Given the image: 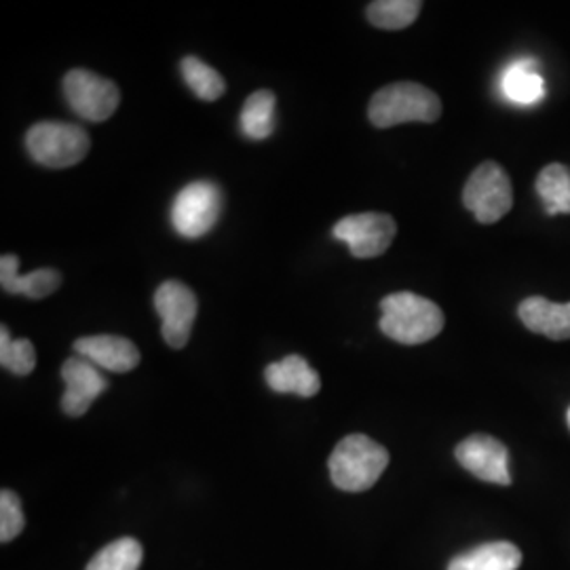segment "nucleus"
Masks as SVG:
<instances>
[{
  "label": "nucleus",
  "mask_w": 570,
  "mask_h": 570,
  "mask_svg": "<svg viewBox=\"0 0 570 570\" xmlns=\"http://www.w3.org/2000/svg\"><path fill=\"white\" fill-rule=\"evenodd\" d=\"M381 330L400 345H423L444 330V313L433 301L412 292L389 294L381 303Z\"/></svg>",
  "instance_id": "1"
},
{
  "label": "nucleus",
  "mask_w": 570,
  "mask_h": 570,
  "mask_svg": "<svg viewBox=\"0 0 570 570\" xmlns=\"http://www.w3.org/2000/svg\"><path fill=\"white\" fill-rule=\"evenodd\" d=\"M387 465V449L362 433H353L341 440L327 461L334 487L346 492L372 489Z\"/></svg>",
  "instance_id": "2"
},
{
  "label": "nucleus",
  "mask_w": 570,
  "mask_h": 570,
  "mask_svg": "<svg viewBox=\"0 0 570 570\" xmlns=\"http://www.w3.org/2000/svg\"><path fill=\"white\" fill-rule=\"evenodd\" d=\"M367 117L379 129L402 122H435L442 117V102L419 82H393L374 94L367 106Z\"/></svg>",
  "instance_id": "3"
},
{
  "label": "nucleus",
  "mask_w": 570,
  "mask_h": 570,
  "mask_svg": "<svg viewBox=\"0 0 570 570\" xmlns=\"http://www.w3.org/2000/svg\"><path fill=\"white\" fill-rule=\"evenodd\" d=\"M87 131L70 122H37L26 134V148L37 164L63 169L81 164L89 153Z\"/></svg>",
  "instance_id": "4"
},
{
  "label": "nucleus",
  "mask_w": 570,
  "mask_h": 570,
  "mask_svg": "<svg viewBox=\"0 0 570 570\" xmlns=\"http://www.w3.org/2000/svg\"><path fill=\"white\" fill-rule=\"evenodd\" d=\"M463 204L482 225H494L505 218L513 205L508 171L494 161L478 165L463 188Z\"/></svg>",
  "instance_id": "5"
},
{
  "label": "nucleus",
  "mask_w": 570,
  "mask_h": 570,
  "mask_svg": "<svg viewBox=\"0 0 570 570\" xmlns=\"http://www.w3.org/2000/svg\"><path fill=\"white\" fill-rule=\"evenodd\" d=\"M223 193L214 183L199 180L184 186L171 205V225L186 239L207 235L220 218Z\"/></svg>",
  "instance_id": "6"
},
{
  "label": "nucleus",
  "mask_w": 570,
  "mask_h": 570,
  "mask_svg": "<svg viewBox=\"0 0 570 570\" xmlns=\"http://www.w3.org/2000/svg\"><path fill=\"white\" fill-rule=\"evenodd\" d=\"M63 96L85 121H108L121 102L119 87L91 70H70L63 77Z\"/></svg>",
  "instance_id": "7"
},
{
  "label": "nucleus",
  "mask_w": 570,
  "mask_h": 570,
  "mask_svg": "<svg viewBox=\"0 0 570 570\" xmlns=\"http://www.w3.org/2000/svg\"><path fill=\"white\" fill-rule=\"evenodd\" d=\"M332 235L348 245L355 258L383 256L397 235V225L389 214L364 212L346 216L334 226Z\"/></svg>",
  "instance_id": "8"
},
{
  "label": "nucleus",
  "mask_w": 570,
  "mask_h": 570,
  "mask_svg": "<svg viewBox=\"0 0 570 570\" xmlns=\"http://www.w3.org/2000/svg\"><path fill=\"white\" fill-rule=\"evenodd\" d=\"M155 308L164 320V338L171 348H184L197 320V296L183 282L169 279L155 292Z\"/></svg>",
  "instance_id": "9"
},
{
  "label": "nucleus",
  "mask_w": 570,
  "mask_h": 570,
  "mask_svg": "<svg viewBox=\"0 0 570 570\" xmlns=\"http://www.w3.org/2000/svg\"><path fill=\"white\" fill-rule=\"evenodd\" d=\"M454 456L461 463V468L468 469L478 480L499 487H510V452L505 444H501L487 433H475L465 442H461L454 450Z\"/></svg>",
  "instance_id": "10"
},
{
  "label": "nucleus",
  "mask_w": 570,
  "mask_h": 570,
  "mask_svg": "<svg viewBox=\"0 0 570 570\" xmlns=\"http://www.w3.org/2000/svg\"><path fill=\"white\" fill-rule=\"evenodd\" d=\"M61 379L66 383L61 410L75 419L82 416L108 389V381L100 374L98 366H94L85 357L66 360V364L61 366Z\"/></svg>",
  "instance_id": "11"
},
{
  "label": "nucleus",
  "mask_w": 570,
  "mask_h": 570,
  "mask_svg": "<svg viewBox=\"0 0 570 570\" xmlns=\"http://www.w3.org/2000/svg\"><path fill=\"white\" fill-rule=\"evenodd\" d=\"M79 357H85L94 366L110 372H131L140 364V351L131 341L122 336L102 334V336H85L75 343Z\"/></svg>",
  "instance_id": "12"
},
{
  "label": "nucleus",
  "mask_w": 570,
  "mask_h": 570,
  "mask_svg": "<svg viewBox=\"0 0 570 570\" xmlns=\"http://www.w3.org/2000/svg\"><path fill=\"white\" fill-rule=\"evenodd\" d=\"M20 258L4 254L0 258V285L9 294H20L32 301L51 296L61 285V275L56 268H39L28 275H20Z\"/></svg>",
  "instance_id": "13"
},
{
  "label": "nucleus",
  "mask_w": 570,
  "mask_h": 570,
  "mask_svg": "<svg viewBox=\"0 0 570 570\" xmlns=\"http://www.w3.org/2000/svg\"><path fill=\"white\" fill-rule=\"evenodd\" d=\"M522 324L534 334H543L550 341H569L570 303L558 305L543 296H529L518 308Z\"/></svg>",
  "instance_id": "14"
},
{
  "label": "nucleus",
  "mask_w": 570,
  "mask_h": 570,
  "mask_svg": "<svg viewBox=\"0 0 570 570\" xmlns=\"http://www.w3.org/2000/svg\"><path fill=\"white\" fill-rule=\"evenodd\" d=\"M266 385L277 393H294L301 397H313L322 389L320 374L308 366L305 357L287 355L282 362L266 367Z\"/></svg>",
  "instance_id": "15"
},
{
  "label": "nucleus",
  "mask_w": 570,
  "mask_h": 570,
  "mask_svg": "<svg viewBox=\"0 0 570 570\" xmlns=\"http://www.w3.org/2000/svg\"><path fill=\"white\" fill-rule=\"evenodd\" d=\"M520 564L522 551L508 541H494L456 556L449 570H518Z\"/></svg>",
  "instance_id": "16"
},
{
  "label": "nucleus",
  "mask_w": 570,
  "mask_h": 570,
  "mask_svg": "<svg viewBox=\"0 0 570 570\" xmlns=\"http://www.w3.org/2000/svg\"><path fill=\"white\" fill-rule=\"evenodd\" d=\"M275 108H277V98L268 89H258L254 91L244 104L242 110V131L245 138L249 140H266L275 131Z\"/></svg>",
  "instance_id": "17"
},
{
  "label": "nucleus",
  "mask_w": 570,
  "mask_h": 570,
  "mask_svg": "<svg viewBox=\"0 0 570 570\" xmlns=\"http://www.w3.org/2000/svg\"><path fill=\"white\" fill-rule=\"evenodd\" d=\"M501 89L511 102L530 106L546 96V81L532 61H515L503 72Z\"/></svg>",
  "instance_id": "18"
},
{
  "label": "nucleus",
  "mask_w": 570,
  "mask_h": 570,
  "mask_svg": "<svg viewBox=\"0 0 570 570\" xmlns=\"http://www.w3.org/2000/svg\"><path fill=\"white\" fill-rule=\"evenodd\" d=\"M537 193L548 216L570 214V171L562 164H550L537 176Z\"/></svg>",
  "instance_id": "19"
},
{
  "label": "nucleus",
  "mask_w": 570,
  "mask_h": 570,
  "mask_svg": "<svg viewBox=\"0 0 570 570\" xmlns=\"http://www.w3.org/2000/svg\"><path fill=\"white\" fill-rule=\"evenodd\" d=\"M423 2L419 0H376L367 4V20L381 30H404L419 18Z\"/></svg>",
  "instance_id": "20"
},
{
  "label": "nucleus",
  "mask_w": 570,
  "mask_h": 570,
  "mask_svg": "<svg viewBox=\"0 0 570 570\" xmlns=\"http://www.w3.org/2000/svg\"><path fill=\"white\" fill-rule=\"evenodd\" d=\"M142 560V543L134 537H122L98 551L85 570H138Z\"/></svg>",
  "instance_id": "21"
},
{
  "label": "nucleus",
  "mask_w": 570,
  "mask_h": 570,
  "mask_svg": "<svg viewBox=\"0 0 570 570\" xmlns=\"http://www.w3.org/2000/svg\"><path fill=\"white\" fill-rule=\"evenodd\" d=\"M180 70H183L184 81L197 98H202L205 102H214L225 96L226 82L220 77V72L199 58H193V56L184 58Z\"/></svg>",
  "instance_id": "22"
},
{
  "label": "nucleus",
  "mask_w": 570,
  "mask_h": 570,
  "mask_svg": "<svg viewBox=\"0 0 570 570\" xmlns=\"http://www.w3.org/2000/svg\"><path fill=\"white\" fill-rule=\"evenodd\" d=\"M0 364L18 376H28L37 366L35 345L28 338L13 341L9 327H0Z\"/></svg>",
  "instance_id": "23"
},
{
  "label": "nucleus",
  "mask_w": 570,
  "mask_h": 570,
  "mask_svg": "<svg viewBox=\"0 0 570 570\" xmlns=\"http://www.w3.org/2000/svg\"><path fill=\"white\" fill-rule=\"evenodd\" d=\"M26 527V518L21 510L20 497L13 490L4 489L0 492V541H13Z\"/></svg>",
  "instance_id": "24"
},
{
  "label": "nucleus",
  "mask_w": 570,
  "mask_h": 570,
  "mask_svg": "<svg viewBox=\"0 0 570 570\" xmlns=\"http://www.w3.org/2000/svg\"><path fill=\"white\" fill-rule=\"evenodd\" d=\"M567 423H569V428H570V407H569V412H567Z\"/></svg>",
  "instance_id": "25"
}]
</instances>
